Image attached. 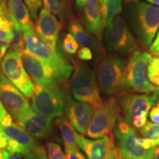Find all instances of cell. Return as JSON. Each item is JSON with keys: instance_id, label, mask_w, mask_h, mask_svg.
<instances>
[{"instance_id": "1", "label": "cell", "mask_w": 159, "mask_h": 159, "mask_svg": "<svg viewBox=\"0 0 159 159\" xmlns=\"http://www.w3.org/2000/svg\"><path fill=\"white\" fill-rule=\"evenodd\" d=\"M125 20L137 41L150 47L159 29V7L146 2H130L125 7Z\"/></svg>"}, {"instance_id": "2", "label": "cell", "mask_w": 159, "mask_h": 159, "mask_svg": "<svg viewBox=\"0 0 159 159\" xmlns=\"http://www.w3.org/2000/svg\"><path fill=\"white\" fill-rule=\"evenodd\" d=\"M127 61L116 54L101 51L96 66V77L99 88L105 95L130 93L126 80Z\"/></svg>"}, {"instance_id": "3", "label": "cell", "mask_w": 159, "mask_h": 159, "mask_svg": "<svg viewBox=\"0 0 159 159\" xmlns=\"http://www.w3.org/2000/svg\"><path fill=\"white\" fill-rule=\"evenodd\" d=\"M23 34L26 50L42 60L53 69L57 83L65 82L70 77L73 66L57 47L49 44L38 36L34 28L24 31Z\"/></svg>"}, {"instance_id": "4", "label": "cell", "mask_w": 159, "mask_h": 159, "mask_svg": "<svg viewBox=\"0 0 159 159\" xmlns=\"http://www.w3.org/2000/svg\"><path fill=\"white\" fill-rule=\"evenodd\" d=\"M70 87L73 96L80 102L89 103L93 108L102 102L94 71L86 63L74 61Z\"/></svg>"}, {"instance_id": "5", "label": "cell", "mask_w": 159, "mask_h": 159, "mask_svg": "<svg viewBox=\"0 0 159 159\" xmlns=\"http://www.w3.org/2000/svg\"><path fill=\"white\" fill-rule=\"evenodd\" d=\"M66 91L57 83L35 86L32 97V109L38 114L52 119L63 115Z\"/></svg>"}, {"instance_id": "6", "label": "cell", "mask_w": 159, "mask_h": 159, "mask_svg": "<svg viewBox=\"0 0 159 159\" xmlns=\"http://www.w3.org/2000/svg\"><path fill=\"white\" fill-rule=\"evenodd\" d=\"M152 55L146 51H134L130 55L125 68V80L130 91L152 93L157 87L148 79V64Z\"/></svg>"}, {"instance_id": "7", "label": "cell", "mask_w": 159, "mask_h": 159, "mask_svg": "<svg viewBox=\"0 0 159 159\" xmlns=\"http://www.w3.org/2000/svg\"><path fill=\"white\" fill-rule=\"evenodd\" d=\"M104 41L107 49L121 56L131 55L137 50L139 43L121 16H116L106 27Z\"/></svg>"}, {"instance_id": "8", "label": "cell", "mask_w": 159, "mask_h": 159, "mask_svg": "<svg viewBox=\"0 0 159 159\" xmlns=\"http://www.w3.org/2000/svg\"><path fill=\"white\" fill-rule=\"evenodd\" d=\"M121 159H152L158 147L145 149L136 143L138 134L134 127L129 125L123 117L119 116L114 128Z\"/></svg>"}, {"instance_id": "9", "label": "cell", "mask_w": 159, "mask_h": 159, "mask_svg": "<svg viewBox=\"0 0 159 159\" xmlns=\"http://www.w3.org/2000/svg\"><path fill=\"white\" fill-rule=\"evenodd\" d=\"M93 110L94 114L87 130V136L91 139H100L111 134L121 114L116 97L111 96Z\"/></svg>"}, {"instance_id": "10", "label": "cell", "mask_w": 159, "mask_h": 159, "mask_svg": "<svg viewBox=\"0 0 159 159\" xmlns=\"http://www.w3.org/2000/svg\"><path fill=\"white\" fill-rule=\"evenodd\" d=\"M22 51L11 49L2 60L0 68L3 75L27 98H32L35 85L24 66L21 59Z\"/></svg>"}, {"instance_id": "11", "label": "cell", "mask_w": 159, "mask_h": 159, "mask_svg": "<svg viewBox=\"0 0 159 159\" xmlns=\"http://www.w3.org/2000/svg\"><path fill=\"white\" fill-rule=\"evenodd\" d=\"M0 101L7 112L19 122L33 109L26 97L0 71Z\"/></svg>"}, {"instance_id": "12", "label": "cell", "mask_w": 159, "mask_h": 159, "mask_svg": "<svg viewBox=\"0 0 159 159\" xmlns=\"http://www.w3.org/2000/svg\"><path fill=\"white\" fill-rule=\"evenodd\" d=\"M0 132L7 139L6 149L11 153H19L25 156L39 144L34 137L15 123H11L7 126L0 124Z\"/></svg>"}, {"instance_id": "13", "label": "cell", "mask_w": 159, "mask_h": 159, "mask_svg": "<svg viewBox=\"0 0 159 159\" xmlns=\"http://www.w3.org/2000/svg\"><path fill=\"white\" fill-rule=\"evenodd\" d=\"M64 111L73 128L80 134L86 135L94 112L92 105L74 100L68 91H66Z\"/></svg>"}, {"instance_id": "14", "label": "cell", "mask_w": 159, "mask_h": 159, "mask_svg": "<svg viewBox=\"0 0 159 159\" xmlns=\"http://www.w3.org/2000/svg\"><path fill=\"white\" fill-rule=\"evenodd\" d=\"M119 102L122 106L124 119L129 125L139 114H148L149 111L157 103V98L153 93L151 94H122Z\"/></svg>"}, {"instance_id": "15", "label": "cell", "mask_w": 159, "mask_h": 159, "mask_svg": "<svg viewBox=\"0 0 159 159\" xmlns=\"http://www.w3.org/2000/svg\"><path fill=\"white\" fill-rule=\"evenodd\" d=\"M24 66L35 83V86H43L57 83L53 69L44 61L31 54L25 49L21 52Z\"/></svg>"}, {"instance_id": "16", "label": "cell", "mask_w": 159, "mask_h": 159, "mask_svg": "<svg viewBox=\"0 0 159 159\" xmlns=\"http://www.w3.org/2000/svg\"><path fill=\"white\" fill-rule=\"evenodd\" d=\"M62 27V21H60L56 16L43 7L38 15L34 29L38 36L43 41L57 47V39Z\"/></svg>"}, {"instance_id": "17", "label": "cell", "mask_w": 159, "mask_h": 159, "mask_svg": "<svg viewBox=\"0 0 159 159\" xmlns=\"http://www.w3.org/2000/svg\"><path fill=\"white\" fill-rule=\"evenodd\" d=\"M17 123L35 139H46L52 136V119L38 114L33 110Z\"/></svg>"}, {"instance_id": "18", "label": "cell", "mask_w": 159, "mask_h": 159, "mask_svg": "<svg viewBox=\"0 0 159 159\" xmlns=\"http://www.w3.org/2000/svg\"><path fill=\"white\" fill-rule=\"evenodd\" d=\"M115 147L112 133L97 140H90L83 136L80 143V148L88 159H106Z\"/></svg>"}, {"instance_id": "19", "label": "cell", "mask_w": 159, "mask_h": 159, "mask_svg": "<svg viewBox=\"0 0 159 159\" xmlns=\"http://www.w3.org/2000/svg\"><path fill=\"white\" fill-rule=\"evenodd\" d=\"M83 8V22L85 28L99 40L102 38L105 26L101 14L99 0H85Z\"/></svg>"}, {"instance_id": "20", "label": "cell", "mask_w": 159, "mask_h": 159, "mask_svg": "<svg viewBox=\"0 0 159 159\" xmlns=\"http://www.w3.org/2000/svg\"><path fill=\"white\" fill-rule=\"evenodd\" d=\"M8 16L11 23L24 32L34 28L29 10L23 0H7Z\"/></svg>"}, {"instance_id": "21", "label": "cell", "mask_w": 159, "mask_h": 159, "mask_svg": "<svg viewBox=\"0 0 159 159\" xmlns=\"http://www.w3.org/2000/svg\"><path fill=\"white\" fill-rule=\"evenodd\" d=\"M55 123L61 131L63 143H64L66 152L69 151L79 150L80 148V143L83 136L77 134L75 128L70 124L65 116L57 117Z\"/></svg>"}, {"instance_id": "22", "label": "cell", "mask_w": 159, "mask_h": 159, "mask_svg": "<svg viewBox=\"0 0 159 159\" xmlns=\"http://www.w3.org/2000/svg\"><path fill=\"white\" fill-rule=\"evenodd\" d=\"M68 29L69 33L75 38L80 46L89 47L91 49L97 51L98 46L96 40L79 21L71 19L69 21Z\"/></svg>"}, {"instance_id": "23", "label": "cell", "mask_w": 159, "mask_h": 159, "mask_svg": "<svg viewBox=\"0 0 159 159\" xmlns=\"http://www.w3.org/2000/svg\"><path fill=\"white\" fill-rule=\"evenodd\" d=\"M43 7L59 18L61 21L70 19L72 14V0H43Z\"/></svg>"}, {"instance_id": "24", "label": "cell", "mask_w": 159, "mask_h": 159, "mask_svg": "<svg viewBox=\"0 0 159 159\" xmlns=\"http://www.w3.org/2000/svg\"><path fill=\"white\" fill-rule=\"evenodd\" d=\"M99 4L103 24L105 27H108L114 18L122 12V0H102Z\"/></svg>"}, {"instance_id": "25", "label": "cell", "mask_w": 159, "mask_h": 159, "mask_svg": "<svg viewBox=\"0 0 159 159\" xmlns=\"http://www.w3.org/2000/svg\"><path fill=\"white\" fill-rule=\"evenodd\" d=\"M13 28L9 17L0 14V43L8 46L13 39Z\"/></svg>"}, {"instance_id": "26", "label": "cell", "mask_w": 159, "mask_h": 159, "mask_svg": "<svg viewBox=\"0 0 159 159\" xmlns=\"http://www.w3.org/2000/svg\"><path fill=\"white\" fill-rule=\"evenodd\" d=\"M153 56L151 57L148 64V75L150 83L159 85V52H152Z\"/></svg>"}, {"instance_id": "27", "label": "cell", "mask_w": 159, "mask_h": 159, "mask_svg": "<svg viewBox=\"0 0 159 159\" xmlns=\"http://www.w3.org/2000/svg\"><path fill=\"white\" fill-rule=\"evenodd\" d=\"M139 132L144 138L150 139L159 146V124L147 122L144 126L140 129Z\"/></svg>"}, {"instance_id": "28", "label": "cell", "mask_w": 159, "mask_h": 159, "mask_svg": "<svg viewBox=\"0 0 159 159\" xmlns=\"http://www.w3.org/2000/svg\"><path fill=\"white\" fill-rule=\"evenodd\" d=\"M12 28H13V39H12L11 42L9 43L8 47L11 49L24 50L25 49V45L23 32L19 27L13 25V24H12Z\"/></svg>"}, {"instance_id": "29", "label": "cell", "mask_w": 159, "mask_h": 159, "mask_svg": "<svg viewBox=\"0 0 159 159\" xmlns=\"http://www.w3.org/2000/svg\"><path fill=\"white\" fill-rule=\"evenodd\" d=\"M62 48L65 52L70 55H75L78 50L79 44L70 33H67L63 38Z\"/></svg>"}, {"instance_id": "30", "label": "cell", "mask_w": 159, "mask_h": 159, "mask_svg": "<svg viewBox=\"0 0 159 159\" xmlns=\"http://www.w3.org/2000/svg\"><path fill=\"white\" fill-rule=\"evenodd\" d=\"M48 151L49 159H66L60 145L53 142H49L46 144Z\"/></svg>"}, {"instance_id": "31", "label": "cell", "mask_w": 159, "mask_h": 159, "mask_svg": "<svg viewBox=\"0 0 159 159\" xmlns=\"http://www.w3.org/2000/svg\"><path fill=\"white\" fill-rule=\"evenodd\" d=\"M24 156V159H48L45 148L41 144L37 145Z\"/></svg>"}, {"instance_id": "32", "label": "cell", "mask_w": 159, "mask_h": 159, "mask_svg": "<svg viewBox=\"0 0 159 159\" xmlns=\"http://www.w3.org/2000/svg\"><path fill=\"white\" fill-rule=\"evenodd\" d=\"M24 1L29 10L32 19L36 20L39 10L42 6L43 0H24Z\"/></svg>"}, {"instance_id": "33", "label": "cell", "mask_w": 159, "mask_h": 159, "mask_svg": "<svg viewBox=\"0 0 159 159\" xmlns=\"http://www.w3.org/2000/svg\"><path fill=\"white\" fill-rule=\"evenodd\" d=\"M77 57L82 61H91L93 58V54L91 49L89 47H82L77 52Z\"/></svg>"}, {"instance_id": "34", "label": "cell", "mask_w": 159, "mask_h": 159, "mask_svg": "<svg viewBox=\"0 0 159 159\" xmlns=\"http://www.w3.org/2000/svg\"><path fill=\"white\" fill-rule=\"evenodd\" d=\"M147 119H148V114H139L134 117L132 120L133 127L137 129H141L147 123Z\"/></svg>"}, {"instance_id": "35", "label": "cell", "mask_w": 159, "mask_h": 159, "mask_svg": "<svg viewBox=\"0 0 159 159\" xmlns=\"http://www.w3.org/2000/svg\"><path fill=\"white\" fill-rule=\"evenodd\" d=\"M136 143L145 149H150L156 147V144L152 140L147 138H140L139 136L136 138Z\"/></svg>"}, {"instance_id": "36", "label": "cell", "mask_w": 159, "mask_h": 159, "mask_svg": "<svg viewBox=\"0 0 159 159\" xmlns=\"http://www.w3.org/2000/svg\"><path fill=\"white\" fill-rule=\"evenodd\" d=\"M150 119L151 122L159 124V108L152 107L150 111Z\"/></svg>"}, {"instance_id": "37", "label": "cell", "mask_w": 159, "mask_h": 159, "mask_svg": "<svg viewBox=\"0 0 159 159\" xmlns=\"http://www.w3.org/2000/svg\"><path fill=\"white\" fill-rule=\"evenodd\" d=\"M66 159H86L82 152L79 150L69 151L66 152Z\"/></svg>"}, {"instance_id": "38", "label": "cell", "mask_w": 159, "mask_h": 159, "mask_svg": "<svg viewBox=\"0 0 159 159\" xmlns=\"http://www.w3.org/2000/svg\"><path fill=\"white\" fill-rule=\"evenodd\" d=\"M4 159H21V155L19 153H11L8 151L2 150Z\"/></svg>"}, {"instance_id": "39", "label": "cell", "mask_w": 159, "mask_h": 159, "mask_svg": "<svg viewBox=\"0 0 159 159\" xmlns=\"http://www.w3.org/2000/svg\"><path fill=\"white\" fill-rule=\"evenodd\" d=\"M0 14L5 15L8 16L7 0H0Z\"/></svg>"}, {"instance_id": "40", "label": "cell", "mask_w": 159, "mask_h": 159, "mask_svg": "<svg viewBox=\"0 0 159 159\" xmlns=\"http://www.w3.org/2000/svg\"><path fill=\"white\" fill-rule=\"evenodd\" d=\"M106 159H121L120 155H119V150L116 147H115V148L111 151V152L109 153Z\"/></svg>"}, {"instance_id": "41", "label": "cell", "mask_w": 159, "mask_h": 159, "mask_svg": "<svg viewBox=\"0 0 159 159\" xmlns=\"http://www.w3.org/2000/svg\"><path fill=\"white\" fill-rule=\"evenodd\" d=\"M8 46L2 43H0V63H1V61L2 58L5 56L6 53H7V49H8Z\"/></svg>"}, {"instance_id": "42", "label": "cell", "mask_w": 159, "mask_h": 159, "mask_svg": "<svg viewBox=\"0 0 159 159\" xmlns=\"http://www.w3.org/2000/svg\"><path fill=\"white\" fill-rule=\"evenodd\" d=\"M11 123H13V120H12V116L9 114H7L6 116L2 119V120L1 121L0 124L3 126H7V125H11Z\"/></svg>"}, {"instance_id": "43", "label": "cell", "mask_w": 159, "mask_h": 159, "mask_svg": "<svg viewBox=\"0 0 159 159\" xmlns=\"http://www.w3.org/2000/svg\"><path fill=\"white\" fill-rule=\"evenodd\" d=\"M7 139L0 132V149H4L7 148Z\"/></svg>"}, {"instance_id": "44", "label": "cell", "mask_w": 159, "mask_h": 159, "mask_svg": "<svg viewBox=\"0 0 159 159\" xmlns=\"http://www.w3.org/2000/svg\"><path fill=\"white\" fill-rule=\"evenodd\" d=\"M7 114H8V113L7 112V111L5 110V108H4L2 103L1 101H0V122H1V121L2 120V119Z\"/></svg>"}, {"instance_id": "45", "label": "cell", "mask_w": 159, "mask_h": 159, "mask_svg": "<svg viewBox=\"0 0 159 159\" xmlns=\"http://www.w3.org/2000/svg\"><path fill=\"white\" fill-rule=\"evenodd\" d=\"M158 46H159V30H158V33H157L156 39L154 40V41H153V42H152V43L150 46V51L152 50V49H155V48H156V47H158Z\"/></svg>"}, {"instance_id": "46", "label": "cell", "mask_w": 159, "mask_h": 159, "mask_svg": "<svg viewBox=\"0 0 159 159\" xmlns=\"http://www.w3.org/2000/svg\"><path fill=\"white\" fill-rule=\"evenodd\" d=\"M75 5L78 8H83L84 7L85 0H75Z\"/></svg>"}, {"instance_id": "47", "label": "cell", "mask_w": 159, "mask_h": 159, "mask_svg": "<svg viewBox=\"0 0 159 159\" xmlns=\"http://www.w3.org/2000/svg\"><path fill=\"white\" fill-rule=\"evenodd\" d=\"M152 159H159V147L157 148V150L155 152L153 157H152Z\"/></svg>"}, {"instance_id": "48", "label": "cell", "mask_w": 159, "mask_h": 159, "mask_svg": "<svg viewBox=\"0 0 159 159\" xmlns=\"http://www.w3.org/2000/svg\"><path fill=\"white\" fill-rule=\"evenodd\" d=\"M147 1L151 4H152V5L159 6V0H147Z\"/></svg>"}, {"instance_id": "49", "label": "cell", "mask_w": 159, "mask_h": 159, "mask_svg": "<svg viewBox=\"0 0 159 159\" xmlns=\"http://www.w3.org/2000/svg\"><path fill=\"white\" fill-rule=\"evenodd\" d=\"M152 93H153V94L156 95V98H157V99H158L159 98V87H158V88H156V90H155Z\"/></svg>"}, {"instance_id": "50", "label": "cell", "mask_w": 159, "mask_h": 159, "mask_svg": "<svg viewBox=\"0 0 159 159\" xmlns=\"http://www.w3.org/2000/svg\"><path fill=\"white\" fill-rule=\"evenodd\" d=\"M140 0H126L127 2L130 3V2H139Z\"/></svg>"}, {"instance_id": "51", "label": "cell", "mask_w": 159, "mask_h": 159, "mask_svg": "<svg viewBox=\"0 0 159 159\" xmlns=\"http://www.w3.org/2000/svg\"><path fill=\"white\" fill-rule=\"evenodd\" d=\"M151 52H159V46H158V47H156V48H155L152 49V50L150 51Z\"/></svg>"}, {"instance_id": "52", "label": "cell", "mask_w": 159, "mask_h": 159, "mask_svg": "<svg viewBox=\"0 0 159 159\" xmlns=\"http://www.w3.org/2000/svg\"><path fill=\"white\" fill-rule=\"evenodd\" d=\"M0 159H4L2 150H0Z\"/></svg>"}, {"instance_id": "53", "label": "cell", "mask_w": 159, "mask_h": 159, "mask_svg": "<svg viewBox=\"0 0 159 159\" xmlns=\"http://www.w3.org/2000/svg\"><path fill=\"white\" fill-rule=\"evenodd\" d=\"M157 106H158L159 108V98L157 99Z\"/></svg>"}, {"instance_id": "54", "label": "cell", "mask_w": 159, "mask_h": 159, "mask_svg": "<svg viewBox=\"0 0 159 159\" xmlns=\"http://www.w3.org/2000/svg\"><path fill=\"white\" fill-rule=\"evenodd\" d=\"M102 0H99V3H100L101 2H102Z\"/></svg>"}]
</instances>
